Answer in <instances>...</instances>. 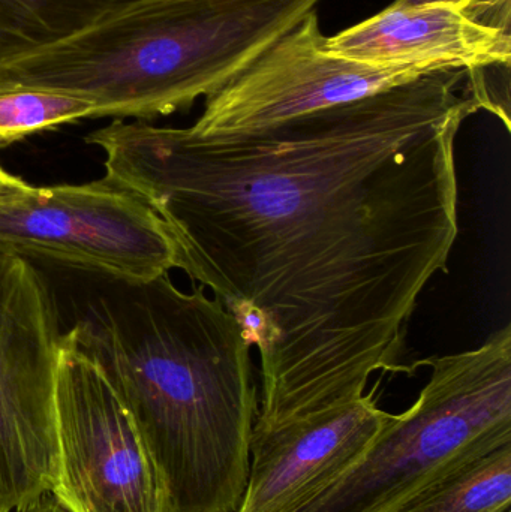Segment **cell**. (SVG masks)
<instances>
[{
	"instance_id": "6da1fadb",
	"label": "cell",
	"mask_w": 511,
	"mask_h": 512,
	"mask_svg": "<svg viewBox=\"0 0 511 512\" xmlns=\"http://www.w3.org/2000/svg\"><path fill=\"white\" fill-rule=\"evenodd\" d=\"M479 110L470 69L449 68L255 131L113 120L86 141L257 346L264 430L360 399L375 372L414 375L408 321L449 271L456 135Z\"/></svg>"
},
{
	"instance_id": "7a4b0ae2",
	"label": "cell",
	"mask_w": 511,
	"mask_h": 512,
	"mask_svg": "<svg viewBox=\"0 0 511 512\" xmlns=\"http://www.w3.org/2000/svg\"><path fill=\"white\" fill-rule=\"evenodd\" d=\"M68 328L143 435L174 512H237L248 483L258 388L240 319L168 274L98 276Z\"/></svg>"
},
{
	"instance_id": "3957f363",
	"label": "cell",
	"mask_w": 511,
	"mask_h": 512,
	"mask_svg": "<svg viewBox=\"0 0 511 512\" xmlns=\"http://www.w3.org/2000/svg\"><path fill=\"white\" fill-rule=\"evenodd\" d=\"M320 0H129L0 65V83L89 99L93 119L186 110L233 80Z\"/></svg>"
},
{
	"instance_id": "277c9868",
	"label": "cell",
	"mask_w": 511,
	"mask_h": 512,
	"mask_svg": "<svg viewBox=\"0 0 511 512\" xmlns=\"http://www.w3.org/2000/svg\"><path fill=\"white\" fill-rule=\"evenodd\" d=\"M431 378L359 465L297 512H399L461 466L511 444V327L461 354L414 361Z\"/></svg>"
},
{
	"instance_id": "5b68a950",
	"label": "cell",
	"mask_w": 511,
	"mask_h": 512,
	"mask_svg": "<svg viewBox=\"0 0 511 512\" xmlns=\"http://www.w3.org/2000/svg\"><path fill=\"white\" fill-rule=\"evenodd\" d=\"M60 313L32 261L0 249V512L53 489Z\"/></svg>"
},
{
	"instance_id": "8992f818",
	"label": "cell",
	"mask_w": 511,
	"mask_h": 512,
	"mask_svg": "<svg viewBox=\"0 0 511 512\" xmlns=\"http://www.w3.org/2000/svg\"><path fill=\"white\" fill-rule=\"evenodd\" d=\"M0 249L125 282H149L176 268L165 222L107 176L83 185L33 186L0 204Z\"/></svg>"
},
{
	"instance_id": "52a82bcc",
	"label": "cell",
	"mask_w": 511,
	"mask_h": 512,
	"mask_svg": "<svg viewBox=\"0 0 511 512\" xmlns=\"http://www.w3.org/2000/svg\"><path fill=\"white\" fill-rule=\"evenodd\" d=\"M57 472L68 512H174L164 477L125 403L68 331L56 379Z\"/></svg>"
},
{
	"instance_id": "ba28073f",
	"label": "cell",
	"mask_w": 511,
	"mask_h": 512,
	"mask_svg": "<svg viewBox=\"0 0 511 512\" xmlns=\"http://www.w3.org/2000/svg\"><path fill=\"white\" fill-rule=\"evenodd\" d=\"M324 41L314 9L233 80L207 96L192 132L209 137L255 131L438 71L419 65L354 62L327 53Z\"/></svg>"
},
{
	"instance_id": "9c48e42d",
	"label": "cell",
	"mask_w": 511,
	"mask_h": 512,
	"mask_svg": "<svg viewBox=\"0 0 511 512\" xmlns=\"http://www.w3.org/2000/svg\"><path fill=\"white\" fill-rule=\"evenodd\" d=\"M395 415L365 394L347 405L254 429L248 483L237 512H297L362 462Z\"/></svg>"
},
{
	"instance_id": "30bf717a",
	"label": "cell",
	"mask_w": 511,
	"mask_h": 512,
	"mask_svg": "<svg viewBox=\"0 0 511 512\" xmlns=\"http://www.w3.org/2000/svg\"><path fill=\"white\" fill-rule=\"evenodd\" d=\"M324 50L366 65L476 69L511 59V0L464 6L390 5L324 41Z\"/></svg>"
},
{
	"instance_id": "8fae6325",
	"label": "cell",
	"mask_w": 511,
	"mask_h": 512,
	"mask_svg": "<svg viewBox=\"0 0 511 512\" xmlns=\"http://www.w3.org/2000/svg\"><path fill=\"white\" fill-rule=\"evenodd\" d=\"M129 0H0V65L54 44Z\"/></svg>"
},
{
	"instance_id": "7c38bea8",
	"label": "cell",
	"mask_w": 511,
	"mask_h": 512,
	"mask_svg": "<svg viewBox=\"0 0 511 512\" xmlns=\"http://www.w3.org/2000/svg\"><path fill=\"white\" fill-rule=\"evenodd\" d=\"M511 444L503 445L417 495L399 512H510Z\"/></svg>"
},
{
	"instance_id": "4fadbf2b",
	"label": "cell",
	"mask_w": 511,
	"mask_h": 512,
	"mask_svg": "<svg viewBox=\"0 0 511 512\" xmlns=\"http://www.w3.org/2000/svg\"><path fill=\"white\" fill-rule=\"evenodd\" d=\"M93 113V102L71 93L0 83V149Z\"/></svg>"
},
{
	"instance_id": "5bb4252c",
	"label": "cell",
	"mask_w": 511,
	"mask_h": 512,
	"mask_svg": "<svg viewBox=\"0 0 511 512\" xmlns=\"http://www.w3.org/2000/svg\"><path fill=\"white\" fill-rule=\"evenodd\" d=\"M32 188V185L12 176L0 165V204L18 200V198L24 197Z\"/></svg>"
},
{
	"instance_id": "9a60e30c",
	"label": "cell",
	"mask_w": 511,
	"mask_h": 512,
	"mask_svg": "<svg viewBox=\"0 0 511 512\" xmlns=\"http://www.w3.org/2000/svg\"><path fill=\"white\" fill-rule=\"evenodd\" d=\"M17 512H68L59 502L54 499V496L51 493H47V495L39 498L38 501L33 502V504L27 505V507L21 508Z\"/></svg>"
},
{
	"instance_id": "2e32d148",
	"label": "cell",
	"mask_w": 511,
	"mask_h": 512,
	"mask_svg": "<svg viewBox=\"0 0 511 512\" xmlns=\"http://www.w3.org/2000/svg\"><path fill=\"white\" fill-rule=\"evenodd\" d=\"M473 0H395L392 6L395 8H417V6H428V5H452V6H464Z\"/></svg>"
}]
</instances>
